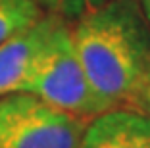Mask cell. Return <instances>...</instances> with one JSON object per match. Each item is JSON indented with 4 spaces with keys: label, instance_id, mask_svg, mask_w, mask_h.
<instances>
[{
    "label": "cell",
    "instance_id": "1",
    "mask_svg": "<svg viewBox=\"0 0 150 148\" xmlns=\"http://www.w3.org/2000/svg\"><path fill=\"white\" fill-rule=\"evenodd\" d=\"M71 39L94 91L137 110L150 91V23L137 0H108L73 23Z\"/></svg>",
    "mask_w": 150,
    "mask_h": 148
},
{
    "label": "cell",
    "instance_id": "2",
    "mask_svg": "<svg viewBox=\"0 0 150 148\" xmlns=\"http://www.w3.org/2000/svg\"><path fill=\"white\" fill-rule=\"evenodd\" d=\"M21 92L35 94L42 102L85 121L112 108L88 81L67 21H62L54 29L35 73Z\"/></svg>",
    "mask_w": 150,
    "mask_h": 148
},
{
    "label": "cell",
    "instance_id": "3",
    "mask_svg": "<svg viewBox=\"0 0 150 148\" xmlns=\"http://www.w3.org/2000/svg\"><path fill=\"white\" fill-rule=\"evenodd\" d=\"M85 125L29 92L0 98V148H79Z\"/></svg>",
    "mask_w": 150,
    "mask_h": 148
},
{
    "label": "cell",
    "instance_id": "4",
    "mask_svg": "<svg viewBox=\"0 0 150 148\" xmlns=\"http://www.w3.org/2000/svg\"><path fill=\"white\" fill-rule=\"evenodd\" d=\"M62 21L60 16L42 13L31 27L18 31L0 44V98L25 89L54 29Z\"/></svg>",
    "mask_w": 150,
    "mask_h": 148
},
{
    "label": "cell",
    "instance_id": "5",
    "mask_svg": "<svg viewBox=\"0 0 150 148\" xmlns=\"http://www.w3.org/2000/svg\"><path fill=\"white\" fill-rule=\"evenodd\" d=\"M79 148H150V115L135 108H110L85 125Z\"/></svg>",
    "mask_w": 150,
    "mask_h": 148
},
{
    "label": "cell",
    "instance_id": "6",
    "mask_svg": "<svg viewBox=\"0 0 150 148\" xmlns=\"http://www.w3.org/2000/svg\"><path fill=\"white\" fill-rule=\"evenodd\" d=\"M42 13L37 0H0V44L18 31L31 27Z\"/></svg>",
    "mask_w": 150,
    "mask_h": 148
},
{
    "label": "cell",
    "instance_id": "7",
    "mask_svg": "<svg viewBox=\"0 0 150 148\" xmlns=\"http://www.w3.org/2000/svg\"><path fill=\"white\" fill-rule=\"evenodd\" d=\"M37 2L48 13L60 16L67 23H75L83 16L104 6L108 0H37Z\"/></svg>",
    "mask_w": 150,
    "mask_h": 148
},
{
    "label": "cell",
    "instance_id": "8",
    "mask_svg": "<svg viewBox=\"0 0 150 148\" xmlns=\"http://www.w3.org/2000/svg\"><path fill=\"white\" fill-rule=\"evenodd\" d=\"M137 110H141V112H144V113H148V115H150V91L141 98V102H139Z\"/></svg>",
    "mask_w": 150,
    "mask_h": 148
},
{
    "label": "cell",
    "instance_id": "9",
    "mask_svg": "<svg viewBox=\"0 0 150 148\" xmlns=\"http://www.w3.org/2000/svg\"><path fill=\"white\" fill-rule=\"evenodd\" d=\"M137 2H139V6H141L142 13H144L146 21L150 23V0H137Z\"/></svg>",
    "mask_w": 150,
    "mask_h": 148
}]
</instances>
